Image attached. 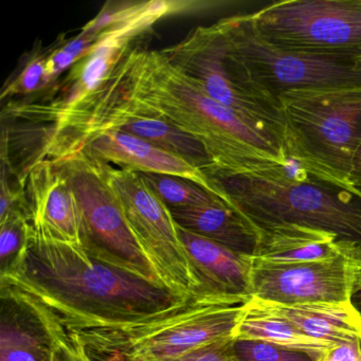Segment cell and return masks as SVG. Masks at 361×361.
Returning <instances> with one entry per match:
<instances>
[{
    "mask_svg": "<svg viewBox=\"0 0 361 361\" xmlns=\"http://www.w3.org/2000/svg\"><path fill=\"white\" fill-rule=\"evenodd\" d=\"M1 295L31 308L58 348L109 354L134 327L183 305L181 295L94 259L81 245L29 230L20 255L0 272Z\"/></svg>",
    "mask_w": 361,
    "mask_h": 361,
    "instance_id": "obj_1",
    "label": "cell"
},
{
    "mask_svg": "<svg viewBox=\"0 0 361 361\" xmlns=\"http://www.w3.org/2000/svg\"><path fill=\"white\" fill-rule=\"evenodd\" d=\"M105 85L132 109L162 118L202 143L214 166L208 176L234 174L257 162L286 157L283 143L211 99L162 51L130 50Z\"/></svg>",
    "mask_w": 361,
    "mask_h": 361,
    "instance_id": "obj_2",
    "label": "cell"
},
{
    "mask_svg": "<svg viewBox=\"0 0 361 361\" xmlns=\"http://www.w3.org/2000/svg\"><path fill=\"white\" fill-rule=\"evenodd\" d=\"M219 197L259 232L280 225L322 230L361 249V189L286 154L234 174L209 176Z\"/></svg>",
    "mask_w": 361,
    "mask_h": 361,
    "instance_id": "obj_3",
    "label": "cell"
},
{
    "mask_svg": "<svg viewBox=\"0 0 361 361\" xmlns=\"http://www.w3.org/2000/svg\"><path fill=\"white\" fill-rule=\"evenodd\" d=\"M286 154L350 185L361 145V86L289 90L278 96Z\"/></svg>",
    "mask_w": 361,
    "mask_h": 361,
    "instance_id": "obj_4",
    "label": "cell"
},
{
    "mask_svg": "<svg viewBox=\"0 0 361 361\" xmlns=\"http://www.w3.org/2000/svg\"><path fill=\"white\" fill-rule=\"evenodd\" d=\"M228 68L244 85L278 103L289 90L361 86V65L354 59L282 51L251 31L244 16L219 22Z\"/></svg>",
    "mask_w": 361,
    "mask_h": 361,
    "instance_id": "obj_5",
    "label": "cell"
},
{
    "mask_svg": "<svg viewBox=\"0 0 361 361\" xmlns=\"http://www.w3.org/2000/svg\"><path fill=\"white\" fill-rule=\"evenodd\" d=\"M50 161L66 177L79 202L81 246L86 252L99 261L164 285L128 227L121 204L107 180L105 162L84 149Z\"/></svg>",
    "mask_w": 361,
    "mask_h": 361,
    "instance_id": "obj_6",
    "label": "cell"
},
{
    "mask_svg": "<svg viewBox=\"0 0 361 361\" xmlns=\"http://www.w3.org/2000/svg\"><path fill=\"white\" fill-rule=\"evenodd\" d=\"M244 18L261 41L282 51L361 56V0H282Z\"/></svg>",
    "mask_w": 361,
    "mask_h": 361,
    "instance_id": "obj_7",
    "label": "cell"
},
{
    "mask_svg": "<svg viewBox=\"0 0 361 361\" xmlns=\"http://www.w3.org/2000/svg\"><path fill=\"white\" fill-rule=\"evenodd\" d=\"M251 298L193 295L183 305L124 334L109 354L135 353L155 361L170 360L210 342L233 337Z\"/></svg>",
    "mask_w": 361,
    "mask_h": 361,
    "instance_id": "obj_8",
    "label": "cell"
},
{
    "mask_svg": "<svg viewBox=\"0 0 361 361\" xmlns=\"http://www.w3.org/2000/svg\"><path fill=\"white\" fill-rule=\"evenodd\" d=\"M225 51L223 33L215 24L200 27L178 45L162 50V54L211 99L284 145L280 105L244 85L228 68Z\"/></svg>",
    "mask_w": 361,
    "mask_h": 361,
    "instance_id": "obj_9",
    "label": "cell"
},
{
    "mask_svg": "<svg viewBox=\"0 0 361 361\" xmlns=\"http://www.w3.org/2000/svg\"><path fill=\"white\" fill-rule=\"evenodd\" d=\"M128 227L164 284L181 295H195L197 284L170 209L147 187L140 173L105 164Z\"/></svg>",
    "mask_w": 361,
    "mask_h": 361,
    "instance_id": "obj_10",
    "label": "cell"
},
{
    "mask_svg": "<svg viewBox=\"0 0 361 361\" xmlns=\"http://www.w3.org/2000/svg\"><path fill=\"white\" fill-rule=\"evenodd\" d=\"M170 4L147 3L130 8L123 20L101 32L90 54L82 59L68 80L66 94L50 104H29L14 109L20 116L42 118L54 124L83 104L107 81L128 52V44L141 31L170 11Z\"/></svg>",
    "mask_w": 361,
    "mask_h": 361,
    "instance_id": "obj_11",
    "label": "cell"
},
{
    "mask_svg": "<svg viewBox=\"0 0 361 361\" xmlns=\"http://www.w3.org/2000/svg\"><path fill=\"white\" fill-rule=\"evenodd\" d=\"M350 259L341 255L307 263H271L252 257L251 297L282 305L348 303Z\"/></svg>",
    "mask_w": 361,
    "mask_h": 361,
    "instance_id": "obj_12",
    "label": "cell"
},
{
    "mask_svg": "<svg viewBox=\"0 0 361 361\" xmlns=\"http://www.w3.org/2000/svg\"><path fill=\"white\" fill-rule=\"evenodd\" d=\"M81 149L105 164H117L120 169L190 179L219 196L210 177L204 171L133 135L116 130L99 133L69 147L54 160L67 157Z\"/></svg>",
    "mask_w": 361,
    "mask_h": 361,
    "instance_id": "obj_13",
    "label": "cell"
},
{
    "mask_svg": "<svg viewBox=\"0 0 361 361\" xmlns=\"http://www.w3.org/2000/svg\"><path fill=\"white\" fill-rule=\"evenodd\" d=\"M26 187L31 226L54 240L81 245L79 202L60 170L50 160H39L28 171Z\"/></svg>",
    "mask_w": 361,
    "mask_h": 361,
    "instance_id": "obj_14",
    "label": "cell"
},
{
    "mask_svg": "<svg viewBox=\"0 0 361 361\" xmlns=\"http://www.w3.org/2000/svg\"><path fill=\"white\" fill-rule=\"evenodd\" d=\"M177 232L197 284L195 295L251 297L252 257L233 252L178 225Z\"/></svg>",
    "mask_w": 361,
    "mask_h": 361,
    "instance_id": "obj_15",
    "label": "cell"
},
{
    "mask_svg": "<svg viewBox=\"0 0 361 361\" xmlns=\"http://www.w3.org/2000/svg\"><path fill=\"white\" fill-rule=\"evenodd\" d=\"M246 308L255 314L286 321L300 333L335 346L361 340V316L352 301L282 305L252 297Z\"/></svg>",
    "mask_w": 361,
    "mask_h": 361,
    "instance_id": "obj_16",
    "label": "cell"
},
{
    "mask_svg": "<svg viewBox=\"0 0 361 361\" xmlns=\"http://www.w3.org/2000/svg\"><path fill=\"white\" fill-rule=\"evenodd\" d=\"M259 246L253 257L271 263L325 261L341 255L361 257V249L342 242L322 230L298 225H280L259 230Z\"/></svg>",
    "mask_w": 361,
    "mask_h": 361,
    "instance_id": "obj_17",
    "label": "cell"
},
{
    "mask_svg": "<svg viewBox=\"0 0 361 361\" xmlns=\"http://www.w3.org/2000/svg\"><path fill=\"white\" fill-rule=\"evenodd\" d=\"M56 350L39 317L16 298L1 295L0 361H54Z\"/></svg>",
    "mask_w": 361,
    "mask_h": 361,
    "instance_id": "obj_18",
    "label": "cell"
},
{
    "mask_svg": "<svg viewBox=\"0 0 361 361\" xmlns=\"http://www.w3.org/2000/svg\"><path fill=\"white\" fill-rule=\"evenodd\" d=\"M170 211L179 227L238 255L255 257L259 246V232L224 200L206 206Z\"/></svg>",
    "mask_w": 361,
    "mask_h": 361,
    "instance_id": "obj_19",
    "label": "cell"
},
{
    "mask_svg": "<svg viewBox=\"0 0 361 361\" xmlns=\"http://www.w3.org/2000/svg\"><path fill=\"white\" fill-rule=\"evenodd\" d=\"M233 338L263 340L284 348L303 350L316 356L318 361L327 350L335 348L329 342L314 339L300 333L286 321L249 312L246 305L244 314L234 331Z\"/></svg>",
    "mask_w": 361,
    "mask_h": 361,
    "instance_id": "obj_20",
    "label": "cell"
},
{
    "mask_svg": "<svg viewBox=\"0 0 361 361\" xmlns=\"http://www.w3.org/2000/svg\"><path fill=\"white\" fill-rule=\"evenodd\" d=\"M140 175L147 187L170 210L206 206L223 200L202 185L183 177L154 173H140Z\"/></svg>",
    "mask_w": 361,
    "mask_h": 361,
    "instance_id": "obj_21",
    "label": "cell"
},
{
    "mask_svg": "<svg viewBox=\"0 0 361 361\" xmlns=\"http://www.w3.org/2000/svg\"><path fill=\"white\" fill-rule=\"evenodd\" d=\"M233 350L240 361H318L310 353L263 340L233 339Z\"/></svg>",
    "mask_w": 361,
    "mask_h": 361,
    "instance_id": "obj_22",
    "label": "cell"
},
{
    "mask_svg": "<svg viewBox=\"0 0 361 361\" xmlns=\"http://www.w3.org/2000/svg\"><path fill=\"white\" fill-rule=\"evenodd\" d=\"M31 224L23 212L10 215L0 221V259L1 272L10 267L26 245Z\"/></svg>",
    "mask_w": 361,
    "mask_h": 361,
    "instance_id": "obj_23",
    "label": "cell"
},
{
    "mask_svg": "<svg viewBox=\"0 0 361 361\" xmlns=\"http://www.w3.org/2000/svg\"><path fill=\"white\" fill-rule=\"evenodd\" d=\"M46 84H48L47 59H35L27 65L20 77L4 90L3 99L12 94H31Z\"/></svg>",
    "mask_w": 361,
    "mask_h": 361,
    "instance_id": "obj_24",
    "label": "cell"
},
{
    "mask_svg": "<svg viewBox=\"0 0 361 361\" xmlns=\"http://www.w3.org/2000/svg\"><path fill=\"white\" fill-rule=\"evenodd\" d=\"M233 337L216 340L200 346L178 358L164 361H240L234 354Z\"/></svg>",
    "mask_w": 361,
    "mask_h": 361,
    "instance_id": "obj_25",
    "label": "cell"
},
{
    "mask_svg": "<svg viewBox=\"0 0 361 361\" xmlns=\"http://www.w3.org/2000/svg\"><path fill=\"white\" fill-rule=\"evenodd\" d=\"M360 340L335 346L327 350L319 361H361Z\"/></svg>",
    "mask_w": 361,
    "mask_h": 361,
    "instance_id": "obj_26",
    "label": "cell"
},
{
    "mask_svg": "<svg viewBox=\"0 0 361 361\" xmlns=\"http://www.w3.org/2000/svg\"><path fill=\"white\" fill-rule=\"evenodd\" d=\"M79 355L83 361H124L123 355L121 353H111L107 355H97L90 353L85 348H80Z\"/></svg>",
    "mask_w": 361,
    "mask_h": 361,
    "instance_id": "obj_27",
    "label": "cell"
},
{
    "mask_svg": "<svg viewBox=\"0 0 361 361\" xmlns=\"http://www.w3.org/2000/svg\"><path fill=\"white\" fill-rule=\"evenodd\" d=\"M350 276H352L353 295L361 291V257L350 259Z\"/></svg>",
    "mask_w": 361,
    "mask_h": 361,
    "instance_id": "obj_28",
    "label": "cell"
},
{
    "mask_svg": "<svg viewBox=\"0 0 361 361\" xmlns=\"http://www.w3.org/2000/svg\"><path fill=\"white\" fill-rule=\"evenodd\" d=\"M350 183L354 187L361 185V145L355 155L353 161L352 173H350Z\"/></svg>",
    "mask_w": 361,
    "mask_h": 361,
    "instance_id": "obj_29",
    "label": "cell"
},
{
    "mask_svg": "<svg viewBox=\"0 0 361 361\" xmlns=\"http://www.w3.org/2000/svg\"><path fill=\"white\" fill-rule=\"evenodd\" d=\"M54 361H83L78 353H71L65 348H58Z\"/></svg>",
    "mask_w": 361,
    "mask_h": 361,
    "instance_id": "obj_30",
    "label": "cell"
},
{
    "mask_svg": "<svg viewBox=\"0 0 361 361\" xmlns=\"http://www.w3.org/2000/svg\"><path fill=\"white\" fill-rule=\"evenodd\" d=\"M122 355H123L124 361H155L142 354H135V353H133V354Z\"/></svg>",
    "mask_w": 361,
    "mask_h": 361,
    "instance_id": "obj_31",
    "label": "cell"
},
{
    "mask_svg": "<svg viewBox=\"0 0 361 361\" xmlns=\"http://www.w3.org/2000/svg\"><path fill=\"white\" fill-rule=\"evenodd\" d=\"M350 301H352L353 305H354V307L356 308L357 312H358L361 316V291L354 293V295H352Z\"/></svg>",
    "mask_w": 361,
    "mask_h": 361,
    "instance_id": "obj_32",
    "label": "cell"
},
{
    "mask_svg": "<svg viewBox=\"0 0 361 361\" xmlns=\"http://www.w3.org/2000/svg\"><path fill=\"white\" fill-rule=\"evenodd\" d=\"M355 61H356L359 65H361V56H358V58L355 59Z\"/></svg>",
    "mask_w": 361,
    "mask_h": 361,
    "instance_id": "obj_33",
    "label": "cell"
},
{
    "mask_svg": "<svg viewBox=\"0 0 361 361\" xmlns=\"http://www.w3.org/2000/svg\"><path fill=\"white\" fill-rule=\"evenodd\" d=\"M359 342H360V348H361V340H360V341H359Z\"/></svg>",
    "mask_w": 361,
    "mask_h": 361,
    "instance_id": "obj_34",
    "label": "cell"
},
{
    "mask_svg": "<svg viewBox=\"0 0 361 361\" xmlns=\"http://www.w3.org/2000/svg\"><path fill=\"white\" fill-rule=\"evenodd\" d=\"M358 188H360V189H361V185H359V187H358Z\"/></svg>",
    "mask_w": 361,
    "mask_h": 361,
    "instance_id": "obj_35",
    "label": "cell"
}]
</instances>
